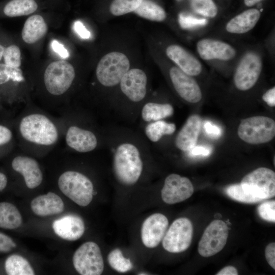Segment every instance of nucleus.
Returning a JSON list of instances; mask_svg holds the SVG:
<instances>
[{
    "mask_svg": "<svg viewBox=\"0 0 275 275\" xmlns=\"http://www.w3.org/2000/svg\"><path fill=\"white\" fill-rule=\"evenodd\" d=\"M113 170L119 182L131 185L139 180L143 170V162L138 149L130 143L119 145L113 159Z\"/></svg>",
    "mask_w": 275,
    "mask_h": 275,
    "instance_id": "nucleus-1",
    "label": "nucleus"
},
{
    "mask_svg": "<svg viewBox=\"0 0 275 275\" xmlns=\"http://www.w3.org/2000/svg\"><path fill=\"white\" fill-rule=\"evenodd\" d=\"M19 130L26 141L41 145H51L58 139V129L46 116L33 114L24 117L19 125Z\"/></svg>",
    "mask_w": 275,
    "mask_h": 275,
    "instance_id": "nucleus-2",
    "label": "nucleus"
},
{
    "mask_svg": "<svg viewBox=\"0 0 275 275\" xmlns=\"http://www.w3.org/2000/svg\"><path fill=\"white\" fill-rule=\"evenodd\" d=\"M61 191L77 205L85 207L92 201L93 197V185L84 174L76 171L63 173L58 180Z\"/></svg>",
    "mask_w": 275,
    "mask_h": 275,
    "instance_id": "nucleus-3",
    "label": "nucleus"
},
{
    "mask_svg": "<svg viewBox=\"0 0 275 275\" xmlns=\"http://www.w3.org/2000/svg\"><path fill=\"white\" fill-rule=\"evenodd\" d=\"M130 62L124 53L113 51L104 55L99 61L96 70L99 82L105 87H113L120 83L129 70Z\"/></svg>",
    "mask_w": 275,
    "mask_h": 275,
    "instance_id": "nucleus-4",
    "label": "nucleus"
},
{
    "mask_svg": "<svg viewBox=\"0 0 275 275\" xmlns=\"http://www.w3.org/2000/svg\"><path fill=\"white\" fill-rule=\"evenodd\" d=\"M237 133L242 141L260 144L271 141L275 135V122L265 116H254L241 121Z\"/></svg>",
    "mask_w": 275,
    "mask_h": 275,
    "instance_id": "nucleus-5",
    "label": "nucleus"
},
{
    "mask_svg": "<svg viewBox=\"0 0 275 275\" xmlns=\"http://www.w3.org/2000/svg\"><path fill=\"white\" fill-rule=\"evenodd\" d=\"M75 75L73 66L69 62L60 60L50 63L44 74L45 87L53 95H61L71 86Z\"/></svg>",
    "mask_w": 275,
    "mask_h": 275,
    "instance_id": "nucleus-6",
    "label": "nucleus"
},
{
    "mask_svg": "<svg viewBox=\"0 0 275 275\" xmlns=\"http://www.w3.org/2000/svg\"><path fill=\"white\" fill-rule=\"evenodd\" d=\"M240 184L248 193L262 200L275 195V173L267 168H259L249 173Z\"/></svg>",
    "mask_w": 275,
    "mask_h": 275,
    "instance_id": "nucleus-7",
    "label": "nucleus"
},
{
    "mask_svg": "<svg viewBox=\"0 0 275 275\" xmlns=\"http://www.w3.org/2000/svg\"><path fill=\"white\" fill-rule=\"evenodd\" d=\"M75 270L81 275H100L104 269V262L98 244L88 241L81 245L73 256Z\"/></svg>",
    "mask_w": 275,
    "mask_h": 275,
    "instance_id": "nucleus-8",
    "label": "nucleus"
},
{
    "mask_svg": "<svg viewBox=\"0 0 275 275\" xmlns=\"http://www.w3.org/2000/svg\"><path fill=\"white\" fill-rule=\"evenodd\" d=\"M193 233V224L188 218H177L173 222L166 232L162 239V246L170 253L184 252L191 244Z\"/></svg>",
    "mask_w": 275,
    "mask_h": 275,
    "instance_id": "nucleus-9",
    "label": "nucleus"
},
{
    "mask_svg": "<svg viewBox=\"0 0 275 275\" xmlns=\"http://www.w3.org/2000/svg\"><path fill=\"white\" fill-rule=\"evenodd\" d=\"M228 235L226 223L222 220H214L206 228L199 242V253L204 257L218 253L225 246Z\"/></svg>",
    "mask_w": 275,
    "mask_h": 275,
    "instance_id": "nucleus-10",
    "label": "nucleus"
},
{
    "mask_svg": "<svg viewBox=\"0 0 275 275\" xmlns=\"http://www.w3.org/2000/svg\"><path fill=\"white\" fill-rule=\"evenodd\" d=\"M262 69L259 56L253 52L246 54L240 61L234 75L236 87L241 91L252 88L257 81Z\"/></svg>",
    "mask_w": 275,
    "mask_h": 275,
    "instance_id": "nucleus-11",
    "label": "nucleus"
},
{
    "mask_svg": "<svg viewBox=\"0 0 275 275\" xmlns=\"http://www.w3.org/2000/svg\"><path fill=\"white\" fill-rule=\"evenodd\" d=\"M194 190L192 183L188 178L172 174L164 180L161 191V198L167 204H176L188 199Z\"/></svg>",
    "mask_w": 275,
    "mask_h": 275,
    "instance_id": "nucleus-12",
    "label": "nucleus"
},
{
    "mask_svg": "<svg viewBox=\"0 0 275 275\" xmlns=\"http://www.w3.org/2000/svg\"><path fill=\"white\" fill-rule=\"evenodd\" d=\"M167 217L159 213L148 216L143 222L141 228V239L148 248L157 246L162 240L168 227Z\"/></svg>",
    "mask_w": 275,
    "mask_h": 275,
    "instance_id": "nucleus-13",
    "label": "nucleus"
},
{
    "mask_svg": "<svg viewBox=\"0 0 275 275\" xmlns=\"http://www.w3.org/2000/svg\"><path fill=\"white\" fill-rule=\"evenodd\" d=\"M170 76L176 91L184 100L190 103H197L201 100V89L191 76L176 67L170 69Z\"/></svg>",
    "mask_w": 275,
    "mask_h": 275,
    "instance_id": "nucleus-14",
    "label": "nucleus"
},
{
    "mask_svg": "<svg viewBox=\"0 0 275 275\" xmlns=\"http://www.w3.org/2000/svg\"><path fill=\"white\" fill-rule=\"evenodd\" d=\"M147 76L138 68H132L124 75L120 84L122 92L131 101L142 100L146 94Z\"/></svg>",
    "mask_w": 275,
    "mask_h": 275,
    "instance_id": "nucleus-15",
    "label": "nucleus"
},
{
    "mask_svg": "<svg viewBox=\"0 0 275 275\" xmlns=\"http://www.w3.org/2000/svg\"><path fill=\"white\" fill-rule=\"evenodd\" d=\"M52 228L58 236L69 241L79 239L85 230L82 218L74 214L66 215L54 221Z\"/></svg>",
    "mask_w": 275,
    "mask_h": 275,
    "instance_id": "nucleus-16",
    "label": "nucleus"
},
{
    "mask_svg": "<svg viewBox=\"0 0 275 275\" xmlns=\"http://www.w3.org/2000/svg\"><path fill=\"white\" fill-rule=\"evenodd\" d=\"M12 167L23 176L29 188H35L42 183V173L35 159L28 156H18L13 159Z\"/></svg>",
    "mask_w": 275,
    "mask_h": 275,
    "instance_id": "nucleus-17",
    "label": "nucleus"
},
{
    "mask_svg": "<svg viewBox=\"0 0 275 275\" xmlns=\"http://www.w3.org/2000/svg\"><path fill=\"white\" fill-rule=\"evenodd\" d=\"M197 48L200 56L205 60L228 61L233 59L236 54L235 49L228 44L209 39L198 42Z\"/></svg>",
    "mask_w": 275,
    "mask_h": 275,
    "instance_id": "nucleus-18",
    "label": "nucleus"
},
{
    "mask_svg": "<svg viewBox=\"0 0 275 275\" xmlns=\"http://www.w3.org/2000/svg\"><path fill=\"white\" fill-rule=\"evenodd\" d=\"M166 54L187 74L196 76L201 73L202 66L200 62L181 46L171 45L167 48Z\"/></svg>",
    "mask_w": 275,
    "mask_h": 275,
    "instance_id": "nucleus-19",
    "label": "nucleus"
},
{
    "mask_svg": "<svg viewBox=\"0 0 275 275\" xmlns=\"http://www.w3.org/2000/svg\"><path fill=\"white\" fill-rule=\"evenodd\" d=\"M65 139L69 147L79 152L91 151L97 145V138L92 132L76 126L68 128Z\"/></svg>",
    "mask_w": 275,
    "mask_h": 275,
    "instance_id": "nucleus-20",
    "label": "nucleus"
},
{
    "mask_svg": "<svg viewBox=\"0 0 275 275\" xmlns=\"http://www.w3.org/2000/svg\"><path fill=\"white\" fill-rule=\"evenodd\" d=\"M201 125V119L199 115L189 117L176 138V147L181 151H187L195 146Z\"/></svg>",
    "mask_w": 275,
    "mask_h": 275,
    "instance_id": "nucleus-21",
    "label": "nucleus"
},
{
    "mask_svg": "<svg viewBox=\"0 0 275 275\" xmlns=\"http://www.w3.org/2000/svg\"><path fill=\"white\" fill-rule=\"evenodd\" d=\"M31 207L36 215L45 216L62 212L64 209V204L58 195L48 192L34 198L31 201Z\"/></svg>",
    "mask_w": 275,
    "mask_h": 275,
    "instance_id": "nucleus-22",
    "label": "nucleus"
},
{
    "mask_svg": "<svg viewBox=\"0 0 275 275\" xmlns=\"http://www.w3.org/2000/svg\"><path fill=\"white\" fill-rule=\"evenodd\" d=\"M260 17V12L256 9L246 10L232 18L226 25L228 32L243 34L252 30Z\"/></svg>",
    "mask_w": 275,
    "mask_h": 275,
    "instance_id": "nucleus-23",
    "label": "nucleus"
},
{
    "mask_svg": "<svg viewBox=\"0 0 275 275\" xmlns=\"http://www.w3.org/2000/svg\"><path fill=\"white\" fill-rule=\"evenodd\" d=\"M47 31V26L43 18L39 15H34L25 21L22 30V38L25 43L33 44L41 39Z\"/></svg>",
    "mask_w": 275,
    "mask_h": 275,
    "instance_id": "nucleus-24",
    "label": "nucleus"
},
{
    "mask_svg": "<svg viewBox=\"0 0 275 275\" xmlns=\"http://www.w3.org/2000/svg\"><path fill=\"white\" fill-rule=\"evenodd\" d=\"M22 216L18 209L12 204L0 203V227L14 229L20 226Z\"/></svg>",
    "mask_w": 275,
    "mask_h": 275,
    "instance_id": "nucleus-25",
    "label": "nucleus"
},
{
    "mask_svg": "<svg viewBox=\"0 0 275 275\" xmlns=\"http://www.w3.org/2000/svg\"><path fill=\"white\" fill-rule=\"evenodd\" d=\"M174 108L170 104L148 102L142 110V117L146 122L156 121L171 116Z\"/></svg>",
    "mask_w": 275,
    "mask_h": 275,
    "instance_id": "nucleus-26",
    "label": "nucleus"
},
{
    "mask_svg": "<svg viewBox=\"0 0 275 275\" xmlns=\"http://www.w3.org/2000/svg\"><path fill=\"white\" fill-rule=\"evenodd\" d=\"M9 275H34L35 272L29 261L23 257L14 254L8 257L5 264Z\"/></svg>",
    "mask_w": 275,
    "mask_h": 275,
    "instance_id": "nucleus-27",
    "label": "nucleus"
},
{
    "mask_svg": "<svg viewBox=\"0 0 275 275\" xmlns=\"http://www.w3.org/2000/svg\"><path fill=\"white\" fill-rule=\"evenodd\" d=\"M37 8L34 0H11L5 6L4 12L8 17H17L32 14Z\"/></svg>",
    "mask_w": 275,
    "mask_h": 275,
    "instance_id": "nucleus-28",
    "label": "nucleus"
},
{
    "mask_svg": "<svg viewBox=\"0 0 275 275\" xmlns=\"http://www.w3.org/2000/svg\"><path fill=\"white\" fill-rule=\"evenodd\" d=\"M134 12L141 17L155 21H162L167 16L162 8L150 0H143Z\"/></svg>",
    "mask_w": 275,
    "mask_h": 275,
    "instance_id": "nucleus-29",
    "label": "nucleus"
},
{
    "mask_svg": "<svg viewBox=\"0 0 275 275\" xmlns=\"http://www.w3.org/2000/svg\"><path fill=\"white\" fill-rule=\"evenodd\" d=\"M176 130V125L173 123L158 120L150 123L145 128V134L152 142H158L163 135L173 134Z\"/></svg>",
    "mask_w": 275,
    "mask_h": 275,
    "instance_id": "nucleus-30",
    "label": "nucleus"
},
{
    "mask_svg": "<svg viewBox=\"0 0 275 275\" xmlns=\"http://www.w3.org/2000/svg\"><path fill=\"white\" fill-rule=\"evenodd\" d=\"M107 261L111 267L119 272H126L133 267L130 259L125 258L122 251L118 248L110 252L107 256Z\"/></svg>",
    "mask_w": 275,
    "mask_h": 275,
    "instance_id": "nucleus-31",
    "label": "nucleus"
},
{
    "mask_svg": "<svg viewBox=\"0 0 275 275\" xmlns=\"http://www.w3.org/2000/svg\"><path fill=\"white\" fill-rule=\"evenodd\" d=\"M225 193L231 198L242 203H255L262 201V199L245 191L240 184H234L228 186L225 189Z\"/></svg>",
    "mask_w": 275,
    "mask_h": 275,
    "instance_id": "nucleus-32",
    "label": "nucleus"
},
{
    "mask_svg": "<svg viewBox=\"0 0 275 275\" xmlns=\"http://www.w3.org/2000/svg\"><path fill=\"white\" fill-rule=\"evenodd\" d=\"M143 0H114L111 4L109 10L115 16H121L134 12L140 5Z\"/></svg>",
    "mask_w": 275,
    "mask_h": 275,
    "instance_id": "nucleus-33",
    "label": "nucleus"
},
{
    "mask_svg": "<svg viewBox=\"0 0 275 275\" xmlns=\"http://www.w3.org/2000/svg\"><path fill=\"white\" fill-rule=\"evenodd\" d=\"M191 6L197 13L208 17H214L217 8L212 0H192Z\"/></svg>",
    "mask_w": 275,
    "mask_h": 275,
    "instance_id": "nucleus-34",
    "label": "nucleus"
},
{
    "mask_svg": "<svg viewBox=\"0 0 275 275\" xmlns=\"http://www.w3.org/2000/svg\"><path fill=\"white\" fill-rule=\"evenodd\" d=\"M10 79L17 81L23 80L22 71L18 67L0 63V85Z\"/></svg>",
    "mask_w": 275,
    "mask_h": 275,
    "instance_id": "nucleus-35",
    "label": "nucleus"
},
{
    "mask_svg": "<svg viewBox=\"0 0 275 275\" xmlns=\"http://www.w3.org/2000/svg\"><path fill=\"white\" fill-rule=\"evenodd\" d=\"M3 57L6 65L15 67L21 65V52L16 45H12L6 48Z\"/></svg>",
    "mask_w": 275,
    "mask_h": 275,
    "instance_id": "nucleus-36",
    "label": "nucleus"
},
{
    "mask_svg": "<svg viewBox=\"0 0 275 275\" xmlns=\"http://www.w3.org/2000/svg\"><path fill=\"white\" fill-rule=\"evenodd\" d=\"M178 21L181 27L184 29L203 26L207 23L206 19L199 18L183 13L179 15Z\"/></svg>",
    "mask_w": 275,
    "mask_h": 275,
    "instance_id": "nucleus-37",
    "label": "nucleus"
},
{
    "mask_svg": "<svg viewBox=\"0 0 275 275\" xmlns=\"http://www.w3.org/2000/svg\"><path fill=\"white\" fill-rule=\"evenodd\" d=\"M257 211L260 216L263 219L275 222V201H268L260 204Z\"/></svg>",
    "mask_w": 275,
    "mask_h": 275,
    "instance_id": "nucleus-38",
    "label": "nucleus"
},
{
    "mask_svg": "<svg viewBox=\"0 0 275 275\" xmlns=\"http://www.w3.org/2000/svg\"><path fill=\"white\" fill-rule=\"evenodd\" d=\"M16 246V243L8 236L0 232V252L7 253Z\"/></svg>",
    "mask_w": 275,
    "mask_h": 275,
    "instance_id": "nucleus-39",
    "label": "nucleus"
},
{
    "mask_svg": "<svg viewBox=\"0 0 275 275\" xmlns=\"http://www.w3.org/2000/svg\"><path fill=\"white\" fill-rule=\"evenodd\" d=\"M204 128L206 133L211 138L217 139L222 134L221 128L210 121H206L205 122Z\"/></svg>",
    "mask_w": 275,
    "mask_h": 275,
    "instance_id": "nucleus-40",
    "label": "nucleus"
},
{
    "mask_svg": "<svg viewBox=\"0 0 275 275\" xmlns=\"http://www.w3.org/2000/svg\"><path fill=\"white\" fill-rule=\"evenodd\" d=\"M187 152L190 157L207 156L211 154L212 150L211 148L208 146L195 145Z\"/></svg>",
    "mask_w": 275,
    "mask_h": 275,
    "instance_id": "nucleus-41",
    "label": "nucleus"
},
{
    "mask_svg": "<svg viewBox=\"0 0 275 275\" xmlns=\"http://www.w3.org/2000/svg\"><path fill=\"white\" fill-rule=\"evenodd\" d=\"M266 259L269 265L275 269V243L271 242L268 244L265 250Z\"/></svg>",
    "mask_w": 275,
    "mask_h": 275,
    "instance_id": "nucleus-42",
    "label": "nucleus"
},
{
    "mask_svg": "<svg viewBox=\"0 0 275 275\" xmlns=\"http://www.w3.org/2000/svg\"><path fill=\"white\" fill-rule=\"evenodd\" d=\"M75 32L82 39H88L91 37V33L80 21H76L73 24Z\"/></svg>",
    "mask_w": 275,
    "mask_h": 275,
    "instance_id": "nucleus-43",
    "label": "nucleus"
},
{
    "mask_svg": "<svg viewBox=\"0 0 275 275\" xmlns=\"http://www.w3.org/2000/svg\"><path fill=\"white\" fill-rule=\"evenodd\" d=\"M51 48L53 50L57 53L62 58H67L69 56L68 50L65 48L64 45L56 40H53L51 43Z\"/></svg>",
    "mask_w": 275,
    "mask_h": 275,
    "instance_id": "nucleus-44",
    "label": "nucleus"
},
{
    "mask_svg": "<svg viewBox=\"0 0 275 275\" xmlns=\"http://www.w3.org/2000/svg\"><path fill=\"white\" fill-rule=\"evenodd\" d=\"M12 137L11 131L7 127L0 125V145L9 143Z\"/></svg>",
    "mask_w": 275,
    "mask_h": 275,
    "instance_id": "nucleus-45",
    "label": "nucleus"
},
{
    "mask_svg": "<svg viewBox=\"0 0 275 275\" xmlns=\"http://www.w3.org/2000/svg\"><path fill=\"white\" fill-rule=\"evenodd\" d=\"M262 99L269 106H274L275 88L273 87L265 92L262 96Z\"/></svg>",
    "mask_w": 275,
    "mask_h": 275,
    "instance_id": "nucleus-46",
    "label": "nucleus"
},
{
    "mask_svg": "<svg viewBox=\"0 0 275 275\" xmlns=\"http://www.w3.org/2000/svg\"><path fill=\"white\" fill-rule=\"evenodd\" d=\"M237 269L233 266H228L219 271L216 275H237Z\"/></svg>",
    "mask_w": 275,
    "mask_h": 275,
    "instance_id": "nucleus-47",
    "label": "nucleus"
},
{
    "mask_svg": "<svg viewBox=\"0 0 275 275\" xmlns=\"http://www.w3.org/2000/svg\"><path fill=\"white\" fill-rule=\"evenodd\" d=\"M7 183V177L4 174L0 173V191L3 190L6 187Z\"/></svg>",
    "mask_w": 275,
    "mask_h": 275,
    "instance_id": "nucleus-48",
    "label": "nucleus"
},
{
    "mask_svg": "<svg viewBox=\"0 0 275 275\" xmlns=\"http://www.w3.org/2000/svg\"><path fill=\"white\" fill-rule=\"evenodd\" d=\"M263 0H244V4L248 7L253 6Z\"/></svg>",
    "mask_w": 275,
    "mask_h": 275,
    "instance_id": "nucleus-49",
    "label": "nucleus"
},
{
    "mask_svg": "<svg viewBox=\"0 0 275 275\" xmlns=\"http://www.w3.org/2000/svg\"><path fill=\"white\" fill-rule=\"evenodd\" d=\"M5 50V48L4 47V46L0 44V61L3 57Z\"/></svg>",
    "mask_w": 275,
    "mask_h": 275,
    "instance_id": "nucleus-50",
    "label": "nucleus"
}]
</instances>
